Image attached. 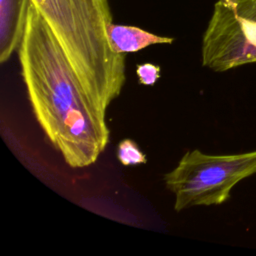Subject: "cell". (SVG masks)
Masks as SVG:
<instances>
[{
    "mask_svg": "<svg viewBox=\"0 0 256 256\" xmlns=\"http://www.w3.org/2000/svg\"><path fill=\"white\" fill-rule=\"evenodd\" d=\"M256 174V150L238 154H207L187 151L163 177L174 194V210L220 205L230 198L232 188Z\"/></svg>",
    "mask_w": 256,
    "mask_h": 256,
    "instance_id": "3",
    "label": "cell"
},
{
    "mask_svg": "<svg viewBox=\"0 0 256 256\" xmlns=\"http://www.w3.org/2000/svg\"><path fill=\"white\" fill-rule=\"evenodd\" d=\"M202 65L225 72L256 63V0H217L202 38Z\"/></svg>",
    "mask_w": 256,
    "mask_h": 256,
    "instance_id": "4",
    "label": "cell"
},
{
    "mask_svg": "<svg viewBox=\"0 0 256 256\" xmlns=\"http://www.w3.org/2000/svg\"><path fill=\"white\" fill-rule=\"evenodd\" d=\"M107 37L111 49L117 54L140 51L155 44H171V37L158 36L144 29L130 25L111 23L107 27Z\"/></svg>",
    "mask_w": 256,
    "mask_h": 256,
    "instance_id": "6",
    "label": "cell"
},
{
    "mask_svg": "<svg viewBox=\"0 0 256 256\" xmlns=\"http://www.w3.org/2000/svg\"><path fill=\"white\" fill-rule=\"evenodd\" d=\"M116 156L119 162L124 166L145 164L147 162L145 153L140 150L135 141L129 138L123 139L118 143Z\"/></svg>",
    "mask_w": 256,
    "mask_h": 256,
    "instance_id": "7",
    "label": "cell"
},
{
    "mask_svg": "<svg viewBox=\"0 0 256 256\" xmlns=\"http://www.w3.org/2000/svg\"><path fill=\"white\" fill-rule=\"evenodd\" d=\"M62 46L89 99L106 117L125 84V54L108 41V0H32Z\"/></svg>",
    "mask_w": 256,
    "mask_h": 256,
    "instance_id": "2",
    "label": "cell"
},
{
    "mask_svg": "<svg viewBox=\"0 0 256 256\" xmlns=\"http://www.w3.org/2000/svg\"><path fill=\"white\" fill-rule=\"evenodd\" d=\"M18 57L33 114L52 146L71 168L94 164L109 142L106 117L89 99L58 39L32 2Z\"/></svg>",
    "mask_w": 256,
    "mask_h": 256,
    "instance_id": "1",
    "label": "cell"
},
{
    "mask_svg": "<svg viewBox=\"0 0 256 256\" xmlns=\"http://www.w3.org/2000/svg\"><path fill=\"white\" fill-rule=\"evenodd\" d=\"M32 0H0V62L10 59L22 41Z\"/></svg>",
    "mask_w": 256,
    "mask_h": 256,
    "instance_id": "5",
    "label": "cell"
},
{
    "mask_svg": "<svg viewBox=\"0 0 256 256\" xmlns=\"http://www.w3.org/2000/svg\"><path fill=\"white\" fill-rule=\"evenodd\" d=\"M138 83L144 86H153L161 77V68L153 63H142L136 67Z\"/></svg>",
    "mask_w": 256,
    "mask_h": 256,
    "instance_id": "8",
    "label": "cell"
}]
</instances>
